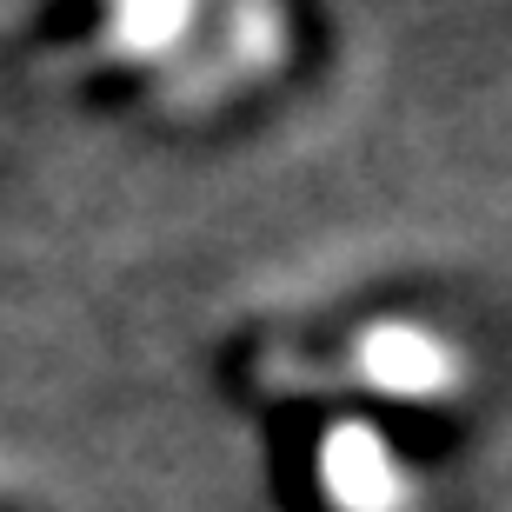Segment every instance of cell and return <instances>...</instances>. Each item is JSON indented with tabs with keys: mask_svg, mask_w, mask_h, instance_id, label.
Wrapping results in <instances>:
<instances>
[{
	"mask_svg": "<svg viewBox=\"0 0 512 512\" xmlns=\"http://www.w3.org/2000/svg\"><path fill=\"white\" fill-rule=\"evenodd\" d=\"M473 380V360L466 346L433 320H413V313H380L346 333V346L333 360H313L306 366V386L313 393H346L373 399V406H446V399L466 393Z\"/></svg>",
	"mask_w": 512,
	"mask_h": 512,
	"instance_id": "obj_1",
	"label": "cell"
},
{
	"mask_svg": "<svg viewBox=\"0 0 512 512\" xmlns=\"http://www.w3.org/2000/svg\"><path fill=\"white\" fill-rule=\"evenodd\" d=\"M313 493L320 512H426V486L406 466L380 419L340 413L313 446Z\"/></svg>",
	"mask_w": 512,
	"mask_h": 512,
	"instance_id": "obj_2",
	"label": "cell"
},
{
	"mask_svg": "<svg viewBox=\"0 0 512 512\" xmlns=\"http://www.w3.org/2000/svg\"><path fill=\"white\" fill-rule=\"evenodd\" d=\"M213 0H100V47L120 67H160L187 54Z\"/></svg>",
	"mask_w": 512,
	"mask_h": 512,
	"instance_id": "obj_3",
	"label": "cell"
}]
</instances>
